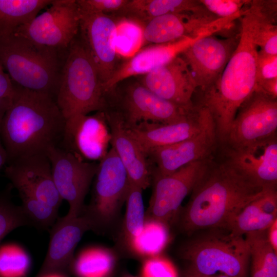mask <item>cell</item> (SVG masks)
Segmentation results:
<instances>
[{"label":"cell","mask_w":277,"mask_h":277,"mask_svg":"<svg viewBox=\"0 0 277 277\" xmlns=\"http://www.w3.org/2000/svg\"><path fill=\"white\" fill-rule=\"evenodd\" d=\"M115 261L114 251L101 247H90L74 258L71 270L78 277H110Z\"/></svg>","instance_id":"83f0119b"},{"label":"cell","mask_w":277,"mask_h":277,"mask_svg":"<svg viewBox=\"0 0 277 277\" xmlns=\"http://www.w3.org/2000/svg\"><path fill=\"white\" fill-rule=\"evenodd\" d=\"M143 189L130 184L126 199V211L119 239L121 248H127L142 231L145 221Z\"/></svg>","instance_id":"f546056e"},{"label":"cell","mask_w":277,"mask_h":277,"mask_svg":"<svg viewBox=\"0 0 277 277\" xmlns=\"http://www.w3.org/2000/svg\"><path fill=\"white\" fill-rule=\"evenodd\" d=\"M212 157L189 163L174 172L153 175L152 193L145 217L168 226L176 222L181 205L202 176Z\"/></svg>","instance_id":"9c48e42d"},{"label":"cell","mask_w":277,"mask_h":277,"mask_svg":"<svg viewBox=\"0 0 277 277\" xmlns=\"http://www.w3.org/2000/svg\"><path fill=\"white\" fill-rule=\"evenodd\" d=\"M14 85L15 94L0 130L7 164L58 147L66 122L54 97Z\"/></svg>","instance_id":"7a4b0ae2"},{"label":"cell","mask_w":277,"mask_h":277,"mask_svg":"<svg viewBox=\"0 0 277 277\" xmlns=\"http://www.w3.org/2000/svg\"><path fill=\"white\" fill-rule=\"evenodd\" d=\"M250 7L259 16L276 24L277 1L276 0L251 1Z\"/></svg>","instance_id":"60d3db41"},{"label":"cell","mask_w":277,"mask_h":277,"mask_svg":"<svg viewBox=\"0 0 277 277\" xmlns=\"http://www.w3.org/2000/svg\"><path fill=\"white\" fill-rule=\"evenodd\" d=\"M189 262L184 272L195 276L220 274L231 277H248L250 254L243 236L213 228L185 244L180 250Z\"/></svg>","instance_id":"8992f818"},{"label":"cell","mask_w":277,"mask_h":277,"mask_svg":"<svg viewBox=\"0 0 277 277\" xmlns=\"http://www.w3.org/2000/svg\"><path fill=\"white\" fill-rule=\"evenodd\" d=\"M259 197L247 205L236 215L229 230L232 233L243 236L248 233L265 230L277 220L276 215L269 214L263 209Z\"/></svg>","instance_id":"4dcf8cb0"},{"label":"cell","mask_w":277,"mask_h":277,"mask_svg":"<svg viewBox=\"0 0 277 277\" xmlns=\"http://www.w3.org/2000/svg\"><path fill=\"white\" fill-rule=\"evenodd\" d=\"M62 67L56 102L65 119L105 111L106 95L95 64L78 33L68 48Z\"/></svg>","instance_id":"277c9868"},{"label":"cell","mask_w":277,"mask_h":277,"mask_svg":"<svg viewBox=\"0 0 277 277\" xmlns=\"http://www.w3.org/2000/svg\"><path fill=\"white\" fill-rule=\"evenodd\" d=\"M210 34L186 36L165 44H155L138 51L120 65L111 77L103 86L106 94L117 84L129 78L145 75L180 55L197 39Z\"/></svg>","instance_id":"603a6c76"},{"label":"cell","mask_w":277,"mask_h":277,"mask_svg":"<svg viewBox=\"0 0 277 277\" xmlns=\"http://www.w3.org/2000/svg\"><path fill=\"white\" fill-rule=\"evenodd\" d=\"M277 98L255 86L239 108L225 144L238 146L276 134Z\"/></svg>","instance_id":"7c38bea8"},{"label":"cell","mask_w":277,"mask_h":277,"mask_svg":"<svg viewBox=\"0 0 277 277\" xmlns=\"http://www.w3.org/2000/svg\"><path fill=\"white\" fill-rule=\"evenodd\" d=\"M12 100L0 98V130L3 117L9 107Z\"/></svg>","instance_id":"f6af8a7d"},{"label":"cell","mask_w":277,"mask_h":277,"mask_svg":"<svg viewBox=\"0 0 277 277\" xmlns=\"http://www.w3.org/2000/svg\"><path fill=\"white\" fill-rule=\"evenodd\" d=\"M238 45L217 80L201 91L197 104L214 121L218 142L224 145L237 111L256 86L258 47L254 40L256 17L250 7L241 17Z\"/></svg>","instance_id":"3957f363"},{"label":"cell","mask_w":277,"mask_h":277,"mask_svg":"<svg viewBox=\"0 0 277 277\" xmlns=\"http://www.w3.org/2000/svg\"><path fill=\"white\" fill-rule=\"evenodd\" d=\"M218 143L212 118L194 135L150 150L147 156L152 168V176L167 175L189 163L212 157Z\"/></svg>","instance_id":"ac0fdd59"},{"label":"cell","mask_w":277,"mask_h":277,"mask_svg":"<svg viewBox=\"0 0 277 277\" xmlns=\"http://www.w3.org/2000/svg\"><path fill=\"white\" fill-rule=\"evenodd\" d=\"M2 143L0 138V144Z\"/></svg>","instance_id":"c3c4849f"},{"label":"cell","mask_w":277,"mask_h":277,"mask_svg":"<svg viewBox=\"0 0 277 277\" xmlns=\"http://www.w3.org/2000/svg\"><path fill=\"white\" fill-rule=\"evenodd\" d=\"M46 154L51 163L56 188L62 200L69 205L65 216L74 218L80 216L98 162L83 161L58 147L49 149Z\"/></svg>","instance_id":"8fae6325"},{"label":"cell","mask_w":277,"mask_h":277,"mask_svg":"<svg viewBox=\"0 0 277 277\" xmlns=\"http://www.w3.org/2000/svg\"><path fill=\"white\" fill-rule=\"evenodd\" d=\"M227 150L225 161L233 167L264 188H276V134Z\"/></svg>","instance_id":"ffe728a7"},{"label":"cell","mask_w":277,"mask_h":277,"mask_svg":"<svg viewBox=\"0 0 277 277\" xmlns=\"http://www.w3.org/2000/svg\"><path fill=\"white\" fill-rule=\"evenodd\" d=\"M12 188L10 183L0 191V244L4 237L14 229L21 226H31L22 206L12 202Z\"/></svg>","instance_id":"d6a6232c"},{"label":"cell","mask_w":277,"mask_h":277,"mask_svg":"<svg viewBox=\"0 0 277 277\" xmlns=\"http://www.w3.org/2000/svg\"><path fill=\"white\" fill-rule=\"evenodd\" d=\"M107 109L116 112L127 129L143 122L169 124L186 116L194 108H186L164 100L139 81L128 79L106 94Z\"/></svg>","instance_id":"ba28073f"},{"label":"cell","mask_w":277,"mask_h":277,"mask_svg":"<svg viewBox=\"0 0 277 277\" xmlns=\"http://www.w3.org/2000/svg\"><path fill=\"white\" fill-rule=\"evenodd\" d=\"M212 118L206 108L196 104L186 116L176 122H143L127 129L147 156L153 149L171 145L194 135Z\"/></svg>","instance_id":"d6986e66"},{"label":"cell","mask_w":277,"mask_h":277,"mask_svg":"<svg viewBox=\"0 0 277 277\" xmlns=\"http://www.w3.org/2000/svg\"><path fill=\"white\" fill-rule=\"evenodd\" d=\"M205 8L219 18L232 15L250 4L248 0H200Z\"/></svg>","instance_id":"8d00e7d4"},{"label":"cell","mask_w":277,"mask_h":277,"mask_svg":"<svg viewBox=\"0 0 277 277\" xmlns=\"http://www.w3.org/2000/svg\"><path fill=\"white\" fill-rule=\"evenodd\" d=\"M267 236L269 243L277 253V220L268 229Z\"/></svg>","instance_id":"ee69618b"},{"label":"cell","mask_w":277,"mask_h":277,"mask_svg":"<svg viewBox=\"0 0 277 277\" xmlns=\"http://www.w3.org/2000/svg\"><path fill=\"white\" fill-rule=\"evenodd\" d=\"M53 2L51 0H0V38L14 34L38 12Z\"/></svg>","instance_id":"484cf974"},{"label":"cell","mask_w":277,"mask_h":277,"mask_svg":"<svg viewBox=\"0 0 277 277\" xmlns=\"http://www.w3.org/2000/svg\"><path fill=\"white\" fill-rule=\"evenodd\" d=\"M267 189L226 161L217 163L212 160L176 221L188 235L205 228L229 230L242 210Z\"/></svg>","instance_id":"6da1fadb"},{"label":"cell","mask_w":277,"mask_h":277,"mask_svg":"<svg viewBox=\"0 0 277 277\" xmlns=\"http://www.w3.org/2000/svg\"><path fill=\"white\" fill-rule=\"evenodd\" d=\"M30 265L27 251L14 243L0 244V277H24Z\"/></svg>","instance_id":"836d02e7"},{"label":"cell","mask_w":277,"mask_h":277,"mask_svg":"<svg viewBox=\"0 0 277 277\" xmlns=\"http://www.w3.org/2000/svg\"><path fill=\"white\" fill-rule=\"evenodd\" d=\"M4 173L19 195L33 197L58 210L63 200L55 186L47 154L15 160L7 164Z\"/></svg>","instance_id":"2e32d148"},{"label":"cell","mask_w":277,"mask_h":277,"mask_svg":"<svg viewBox=\"0 0 277 277\" xmlns=\"http://www.w3.org/2000/svg\"><path fill=\"white\" fill-rule=\"evenodd\" d=\"M5 166V163L4 162L0 159V172L3 167Z\"/></svg>","instance_id":"7dc6e473"},{"label":"cell","mask_w":277,"mask_h":277,"mask_svg":"<svg viewBox=\"0 0 277 277\" xmlns=\"http://www.w3.org/2000/svg\"><path fill=\"white\" fill-rule=\"evenodd\" d=\"M158 96L179 106L192 108L194 80L185 61L180 56L150 73L139 81Z\"/></svg>","instance_id":"7402d4cb"},{"label":"cell","mask_w":277,"mask_h":277,"mask_svg":"<svg viewBox=\"0 0 277 277\" xmlns=\"http://www.w3.org/2000/svg\"><path fill=\"white\" fill-rule=\"evenodd\" d=\"M169 227L160 221L146 218L142 231L131 241L127 250L140 258L159 255L169 242Z\"/></svg>","instance_id":"f1b7e54d"},{"label":"cell","mask_w":277,"mask_h":277,"mask_svg":"<svg viewBox=\"0 0 277 277\" xmlns=\"http://www.w3.org/2000/svg\"><path fill=\"white\" fill-rule=\"evenodd\" d=\"M240 38V31L225 39L213 34L206 36L197 39L180 55L188 66L197 89L203 91L217 80Z\"/></svg>","instance_id":"5bb4252c"},{"label":"cell","mask_w":277,"mask_h":277,"mask_svg":"<svg viewBox=\"0 0 277 277\" xmlns=\"http://www.w3.org/2000/svg\"><path fill=\"white\" fill-rule=\"evenodd\" d=\"M92 230L89 220L83 215L74 218L58 217L50 229L48 248L36 276L57 273L67 274L71 270L74 251L84 234Z\"/></svg>","instance_id":"44dd1931"},{"label":"cell","mask_w":277,"mask_h":277,"mask_svg":"<svg viewBox=\"0 0 277 277\" xmlns=\"http://www.w3.org/2000/svg\"><path fill=\"white\" fill-rule=\"evenodd\" d=\"M14 84L0 63V98L12 100L15 94Z\"/></svg>","instance_id":"b9f144b4"},{"label":"cell","mask_w":277,"mask_h":277,"mask_svg":"<svg viewBox=\"0 0 277 277\" xmlns=\"http://www.w3.org/2000/svg\"><path fill=\"white\" fill-rule=\"evenodd\" d=\"M63 52L14 34L0 38V63L13 83L55 98L64 60L61 55Z\"/></svg>","instance_id":"5b68a950"},{"label":"cell","mask_w":277,"mask_h":277,"mask_svg":"<svg viewBox=\"0 0 277 277\" xmlns=\"http://www.w3.org/2000/svg\"><path fill=\"white\" fill-rule=\"evenodd\" d=\"M142 277H177L172 264L160 255L149 258L143 263Z\"/></svg>","instance_id":"74e56055"},{"label":"cell","mask_w":277,"mask_h":277,"mask_svg":"<svg viewBox=\"0 0 277 277\" xmlns=\"http://www.w3.org/2000/svg\"><path fill=\"white\" fill-rule=\"evenodd\" d=\"M93 180L90 201L81 214L89 220L92 231L102 233L117 223L130 184L127 171L112 147L98 162Z\"/></svg>","instance_id":"52a82bcc"},{"label":"cell","mask_w":277,"mask_h":277,"mask_svg":"<svg viewBox=\"0 0 277 277\" xmlns=\"http://www.w3.org/2000/svg\"><path fill=\"white\" fill-rule=\"evenodd\" d=\"M143 27L138 22L126 17L117 20L115 44L119 56L130 58L140 50L144 43Z\"/></svg>","instance_id":"1f68e13d"},{"label":"cell","mask_w":277,"mask_h":277,"mask_svg":"<svg viewBox=\"0 0 277 277\" xmlns=\"http://www.w3.org/2000/svg\"><path fill=\"white\" fill-rule=\"evenodd\" d=\"M267 230L246 234L251 261V277H277V253L269 242Z\"/></svg>","instance_id":"4316f807"},{"label":"cell","mask_w":277,"mask_h":277,"mask_svg":"<svg viewBox=\"0 0 277 277\" xmlns=\"http://www.w3.org/2000/svg\"><path fill=\"white\" fill-rule=\"evenodd\" d=\"M111 133L104 111L77 114L66 120L58 147L87 162H100L107 154Z\"/></svg>","instance_id":"4fadbf2b"},{"label":"cell","mask_w":277,"mask_h":277,"mask_svg":"<svg viewBox=\"0 0 277 277\" xmlns=\"http://www.w3.org/2000/svg\"><path fill=\"white\" fill-rule=\"evenodd\" d=\"M256 87L271 97L277 98V77L257 82Z\"/></svg>","instance_id":"7bdbcfd3"},{"label":"cell","mask_w":277,"mask_h":277,"mask_svg":"<svg viewBox=\"0 0 277 277\" xmlns=\"http://www.w3.org/2000/svg\"><path fill=\"white\" fill-rule=\"evenodd\" d=\"M233 16L219 18L211 13H169L152 18L143 27L144 42L165 44L186 36L214 34L229 27Z\"/></svg>","instance_id":"9a60e30c"},{"label":"cell","mask_w":277,"mask_h":277,"mask_svg":"<svg viewBox=\"0 0 277 277\" xmlns=\"http://www.w3.org/2000/svg\"><path fill=\"white\" fill-rule=\"evenodd\" d=\"M50 6L18 27L14 34L36 44L64 52L78 33L79 9L75 0H54Z\"/></svg>","instance_id":"30bf717a"},{"label":"cell","mask_w":277,"mask_h":277,"mask_svg":"<svg viewBox=\"0 0 277 277\" xmlns=\"http://www.w3.org/2000/svg\"><path fill=\"white\" fill-rule=\"evenodd\" d=\"M251 10L252 11V9ZM252 12L256 17L254 32L255 44L260 48V50L268 54L277 55L276 24L258 16L253 11Z\"/></svg>","instance_id":"d590c367"},{"label":"cell","mask_w":277,"mask_h":277,"mask_svg":"<svg viewBox=\"0 0 277 277\" xmlns=\"http://www.w3.org/2000/svg\"><path fill=\"white\" fill-rule=\"evenodd\" d=\"M80 11L90 13H101L120 12L128 0H78L76 1Z\"/></svg>","instance_id":"f35d334b"},{"label":"cell","mask_w":277,"mask_h":277,"mask_svg":"<svg viewBox=\"0 0 277 277\" xmlns=\"http://www.w3.org/2000/svg\"><path fill=\"white\" fill-rule=\"evenodd\" d=\"M209 12L200 1L128 0L118 13L124 17L147 23L153 18L169 13Z\"/></svg>","instance_id":"d4e9b609"},{"label":"cell","mask_w":277,"mask_h":277,"mask_svg":"<svg viewBox=\"0 0 277 277\" xmlns=\"http://www.w3.org/2000/svg\"><path fill=\"white\" fill-rule=\"evenodd\" d=\"M277 77V55L258 50L256 57L257 82Z\"/></svg>","instance_id":"ab89813d"},{"label":"cell","mask_w":277,"mask_h":277,"mask_svg":"<svg viewBox=\"0 0 277 277\" xmlns=\"http://www.w3.org/2000/svg\"><path fill=\"white\" fill-rule=\"evenodd\" d=\"M104 112L110 131V145L126 170L130 183L143 190L146 189L152 180V169L148 157L130 135L119 115L110 109Z\"/></svg>","instance_id":"cb8c5ba5"},{"label":"cell","mask_w":277,"mask_h":277,"mask_svg":"<svg viewBox=\"0 0 277 277\" xmlns=\"http://www.w3.org/2000/svg\"><path fill=\"white\" fill-rule=\"evenodd\" d=\"M79 12L78 34L95 64L103 86L119 67L120 56L115 44L117 19L108 14L80 10Z\"/></svg>","instance_id":"e0dca14e"},{"label":"cell","mask_w":277,"mask_h":277,"mask_svg":"<svg viewBox=\"0 0 277 277\" xmlns=\"http://www.w3.org/2000/svg\"><path fill=\"white\" fill-rule=\"evenodd\" d=\"M22 209L29 219L31 226L39 230H48L57 219L58 211L33 197L19 195Z\"/></svg>","instance_id":"e575fe53"},{"label":"cell","mask_w":277,"mask_h":277,"mask_svg":"<svg viewBox=\"0 0 277 277\" xmlns=\"http://www.w3.org/2000/svg\"><path fill=\"white\" fill-rule=\"evenodd\" d=\"M183 277H231L225 274H216L213 275H210V276H192L188 275L187 274H186L185 273H183Z\"/></svg>","instance_id":"bcb514c9"}]
</instances>
